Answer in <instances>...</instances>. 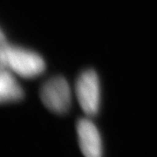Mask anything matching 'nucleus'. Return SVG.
I'll return each mask as SVG.
<instances>
[{"instance_id": "nucleus-1", "label": "nucleus", "mask_w": 157, "mask_h": 157, "mask_svg": "<svg viewBox=\"0 0 157 157\" xmlns=\"http://www.w3.org/2000/svg\"><path fill=\"white\" fill-rule=\"evenodd\" d=\"M1 69L9 68L23 78H31L45 72L44 59L33 51L8 44L3 30L0 39Z\"/></svg>"}, {"instance_id": "nucleus-4", "label": "nucleus", "mask_w": 157, "mask_h": 157, "mask_svg": "<svg viewBox=\"0 0 157 157\" xmlns=\"http://www.w3.org/2000/svg\"><path fill=\"white\" fill-rule=\"evenodd\" d=\"M79 147L86 157L102 155V140L96 126L88 119H80L77 124Z\"/></svg>"}, {"instance_id": "nucleus-3", "label": "nucleus", "mask_w": 157, "mask_h": 157, "mask_svg": "<svg viewBox=\"0 0 157 157\" xmlns=\"http://www.w3.org/2000/svg\"><path fill=\"white\" fill-rule=\"evenodd\" d=\"M75 91L83 112L88 116H95L101 103V86L97 73L91 69L84 71L76 81Z\"/></svg>"}, {"instance_id": "nucleus-5", "label": "nucleus", "mask_w": 157, "mask_h": 157, "mask_svg": "<svg viewBox=\"0 0 157 157\" xmlns=\"http://www.w3.org/2000/svg\"><path fill=\"white\" fill-rule=\"evenodd\" d=\"M25 95L21 86L7 68L1 69L0 74V101L9 103L20 101Z\"/></svg>"}, {"instance_id": "nucleus-2", "label": "nucleus", "mask_w": 157, "mask_h": 157, "mask_svg": "<svg viewBox=\"0 0 157 157\" xmlns=\"http://www.w3.org/2000/svg\"><path fill=\"white\" fill-rule=\"evenodd\" d=\"M43 104L52 112L63 114L71 107L72 94L67 79L55 76L45 82L40 89Z\"/></svg>"}]
</instances>
